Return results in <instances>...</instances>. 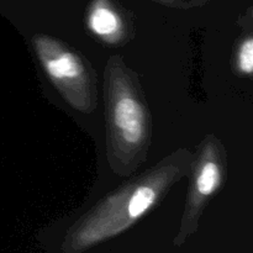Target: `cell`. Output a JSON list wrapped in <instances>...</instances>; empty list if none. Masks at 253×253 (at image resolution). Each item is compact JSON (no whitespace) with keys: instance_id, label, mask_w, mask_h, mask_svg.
I'll list each match as a JSON object with an SVG mask.
<instances>
[{"instance_id":"obj_1","label":"cell","mask_w":253,"mask_h":253,"mask_svg":"<svg viewBox=\"0 0 253 253\" xmlns=\"http://www.w3.org/2000/svg\"><path fill=\"white\" fill-rule=\"evenodd\" d=\"M192 161V151L179 147L108 193L74 224L67 247L81 251L132 226L165 199L173 185L187 177Z\"/></svg>"},{"instance_id":"obj_2","label":"cell","mask_w":253,"mask_h":253,"mask_svg":"<svg viewBox=\"0 0 253 253\" xmlns=\"http://www.w3.org/2000/svg\"><path fill=\"white\" fill-rule=\"evenodd\" d=\"M106 161L120 177H130L146 162L153 123L138 74L119 54L104 71Z\"/></svg>"},{"instance_id":"obj_3","label":"cell","mask_w":253,"mask_h":253,"mask_svg":"<svg viewBox=\"0 0 253 253\" xmlns=\"http://www.w3.org/2000/svg\"><path fill=\"white\" fill-rule=\"evenodd\" d=\"M31 46L62 98L79 113H93L98 106V78L89 59L51 35H34Z\"/></svg>"},{"instance_id":"obj_4","label":"cell","mask_w":253,"mask_h":253,"mask_svg":"<svg viewBox=\"0 0 253 253\" xmlns=\"http://www.w3.org/2000/svg\"><path fill=\"white\" fill-rule=\"evenodd\" d=\"M226 147L215 135H207L193 153L187 177V198L182 217L180 237L195 231L200 216L210 200L219 193L227 179Z\"/></svg>"},{"instance_id":"obj_5","label":"cell","mask_w":253,"mask_h":253,"mask_svg":"<svg viewBox=\"0 0 253 253\" xmlns=\"http://www.w3.org/2000/svg\"><path fill=\"white\" fill-rule=\"evenodd\" d=\"M84 21L91 36L110 48L123 47L135 39L132 12L118 0H90Z\"/></svg>"},{"instance_id":"obj_6","label":"cell","mask_w":253,"mask_h":253,"mask_svg":"<svg viewBox=\"0 0 253 253\" xmlns=\"http://www.w3.org/2000/svg\"><path fill=\"white\" fill-rule=\"evenodd\" d=\"M245 22L244 30L232 49L231 69L241 78H252L253 74V32H252V9L241 17Z\"/></svg>"},{"instance_id":"obj_7","label":"cell","mask_w":253,"mask_h":253,"mask_svg":"<svg viewBox=\"0 0 253 253\" xmlns=\"http://www.w3.org/2000/svg\"><path fill=\"white\" fill-rule=\"evenodd\" d=\"M148 1L157 2L167 7H172V9H190L194 6V4L189 0H148Z\"/></svg>"},{"instance_id":"obj_8","label":"cell","mask_w":253,"mask_h":253,"mask_svg":"<svg viewBox=\"0 0 253 253\" xmlns=\"http://www.w3.org/2000/svg\"><path fill=\"white\" fill-rule=\"evenodd\" d=\"M204 2H205V0H204Z\"/></svg>"}]
</instances>
